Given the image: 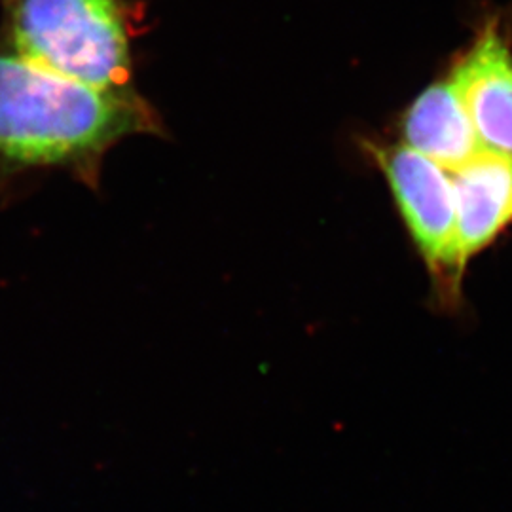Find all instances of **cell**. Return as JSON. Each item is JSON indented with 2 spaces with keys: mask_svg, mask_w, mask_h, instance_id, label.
<instances>
[{
  "mask_svg": "<svg viewBox=\"0 0 512 512\" xmlns=\"http://www.w3.org/2000/svg\"><path fill=\"white\" fill-rule=\"evenodd\" d=\"M418 251L439 283L440 300H459L463 266L458 255L456 192L450 171L404 147L374 148Z\"/></svg>",
  "mask_w": 512,
  "mask_h": 512,
  "instance_id": "obj_3",
  "label": "cell"
},
{
  "mask_svg": "<svg viewBox=\"0 0 512 512\" xmlns=\"http://www.w3.org/2000/svg\"><path fill=\"white\" fill-rule=\"evenodd\" d=\"M458 213V255L484 251L512 224V158L480 150L467 164L450 171Z\"/></svg>",
  "mask_w": 512,
  "mask_h": 512,
  "instance_id": "obj_5",
  "label": "cell"
},
{
  "mask_svg": "<svg viewBox=\"0 0 512 512\" xmlns=\"http://www.w3.org/2000/svg\"><path fill=\"white\" fill-rule=\"evenodd\" d=\"M160 131L137 90H97L0 48V177L61 169L97 190L112 148Z\"/></svg>",
  "mask_w": 512,
  "mask_h": 512,
  "instance_id": "obj_1",
  "label": "cell"
},
{
  "mask_svg": "<svg viewBox=\"0 0 512 512\" xmlns=\"http://www.w3.org/2000/svg\"><path fill=\"white\" fill-rule=\"evenodd\" d=\"M404 147L454 171L482 150L450 78L431 84L416 97L403 118Z\"/></svg>",
  "mask_w": 512,
  "mask_h": 512,
  "instance_id": "obj_6",
  "label": "cell"
},
{
  "mask_svg": "<svg viewBox=\"0 0 512 512\" xmlns=\"http://www.w3.org/2000/svg\"><path fill=\"white\" fill-rule=\"evenodd\" d=\"M482 150L512 158V52L499 25H484L448 76Z\"/></svg>",
  "mask_w": 512,
  "mask_h": 512,
  "instance_id": "obj_4",
  "label": "cell"
},
{
  "mask_svg": "<svg viewBox=\"0 0 512 512\" xmlns=\"http://www.w3.org/2000/svg\"><path fill=\"white\" fill-rule=\"evenodd\" d=\"M0 48L44 71L107 92L133 84V0H0Z\"/></svg>",
  "mask_w": 512,
  "mask_h": 512,
  "instance_id": "obj_2",
  "label": "cell"
}]
</instances>
